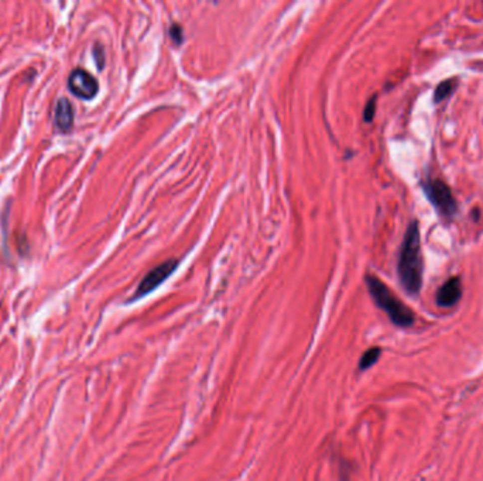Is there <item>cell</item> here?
<instances>
[{"mask_svg":"<svg viewBox=\"0 0 483 481\" xmlns=\"http://www.w3.org/2000/svg\"><path fill=\"white\" fill-rule=\"evenodd\" d=\"M399 278L403 288L411 295H417L423 285V254L418 223L413 222L408 226L401 244L399 257Z\"/></svg>","mask_w":483,"mask_h":481,"instance_id":"6da1fadb","label":"cell"},{"mask_svg":"<svg viewBox=\"0 0 483 481\" xmlns=\"http://www.w3.org/2000/svg\"><path fill=\"white\" fill-rule=\"evenodd\" d=\"M366 285L376 305L383 309L396 326L410 327L414 324L416 316L413 311L404 305L379 278H376L375 275H366Z\"/></svg>","mask_w":483,"mask_h":481,"instance_id":"7a4b0ae2","label":"cell"},{"mask_svg":"<svg viewBox=\"0 0 483 481\" xmlns=\"http://www.w3.org/2000/svg\"><path fill=\"white\" fill-rule=\"evenodd\" d=\"M425 193L442 216L452 217L458 212V203L452 195L451 188L444 181L435 179L425 183Z\"/></svg>","mask_w":483,"mask_h":481,"instance_id":"3957f363","label":"cell"},{"mask_svg":"<svg viewBox=\"0 0 483 481\" xmlns=\"http://www.w3.org/2000/svg\"><path fill=\"white\" fill-rule=\"evenodd\" d=\"M177 267H178V261L177 260H168V261L160 264L156 268H153L150 273L143 278V281L137 287V290L134 292L133 298L132 299L136 301V299L143 298L147 294H150L151 291L156 290L159 285H161L170 275L174 273L175 270H177Z\"/></svg>","mask_w":483,"mask_h":481,"instance_id":"277c9868","label":"cell"},{"mask_svg":"<svg viewBox=\"0 0 483 481\" xmlns=\"http://www.w3.org/2000/svg\"><path fill=\"white\" fill-rule=\"evenodd\" d=\"M68 88L81 99H92L99 89L98 81L81 68L74 69L68 78Z\"/></svg>","mask_w":483,"mask_h":481,"instance_id":"5b68a950","label":"cell"},{"mask_svg":"<svg viewBox=\"0 0 483 481\" xmlns=\"http://www.w3.org/2000/svg\"><path fill=\"white\" fill-rule=\"evenodd\" d=\"M462 295V285L458 277H454L442 285L437 294V304L442 308L454 307Z\"/></svg>","mask_w":483,"mask_h":481,"instance_id":"8992f818","label":"cell"},{"mask_svg":"<svg viewBox=\"0 0 483 481\" xmlns=\"http://www.w3.org/2000/svg\"><path fill=\"white\" fill-rule=\"evenodd\" d=\"M55 126L59 132H69L74 123V109L69 100L61 98L55 106Z\"/></svg>","mask_w":483,"mask_h":481,"instance_id":"52a82bcc","label":"cell"},{"mask_svg":"<svg viewBox=\"0 0 483 481\" xmlns=\"http://www.w3.org/2000/svg\"><path fill=\"white\" fill-rule=\"evenodd\" d=\"M458 86V79L457 78H452V79H447L441 82L437 89H435V93H434V100L435 102H442L444 99H447L448 96H451L454 91L457 89Z\"/></svg>","mask_w":483,"mask_h":481,"instance_id":"ba28073f","label":"cell"},{"mask_svg":"<svg viewBox=\"0 0 483 481\" xmlns=\"http://www.w3.org/2000/svg\"><path fill=\"white\" fill-rule=\"evenodd\" d=\"M380 353H382V350H380L379 347L369 348L367 351L363 353V356H362V358H360V361H359V368H360L362 371H363V370H367V368H370V367H372V365L375 364L376 361L379 360Z\"/></svg>","mask_w":483,"mask_h":481,"instance_id":"9c48e42d","label":"cell"},{"mask_svg":"<svg viewBox=\"0 0 483 481\" xmlns=\"http://www.w3.org/2000/svg\"><path fill=\"white\" fill-rule=\"evenodd\" d=\"M375 110H376V96H373L372 99L367 102L366 108H365V120L366 122H372L375 117Z\"/></svg>","mask_w":483,"mask_h":481,"instance_id":"30bf717a","label":"cell"},{"mask_svg":"<svg viewBox=\"0 0 483 481\" xmlns=\"http://www.w3.org/2000/svg\"><path fill=\"white\" fill-rule=\"evenodd\" d=\"M170 34H171V38L174 40L175 44H181L183 42V30H181V27L178 24L171 25Z\"/></svg>","mask_w":483,"mask_h":481,"instance_id":"8fae6325","label":"cell"}]
</instances>
